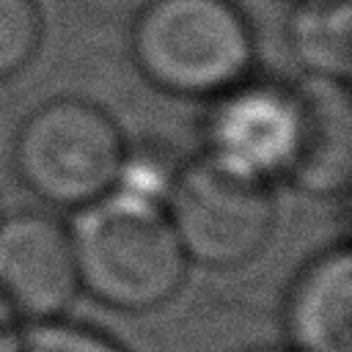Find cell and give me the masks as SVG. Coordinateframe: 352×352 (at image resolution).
<instances>
[{
    "mask_svg": "<svg viewBox=\"0 0 352 352\" xmlns=\"http://www.w3.org/2000/svg\"><path fill=\"white\" fill-rule=\"evenodd\" d=\"M6 352H124L116 341L66 322H33L16 333Z\"/></svg>",
    "mask_w": 352,
    "mask_h": 352,
    "instance_id": "obj_11",
    "label": "cell"
},
{
    "mask_svg": "<svg viewBox=\"0 0 352 352\" xmlns=\"http://www.w3.org/2000/svg\"><path fill=\"white\" fill-rule=\"evenodd\" d=\"M41 41V16L33 0H0V80L22 69Z\"/></svg>",
    "mask_w": 352,
    "mask_h": 352,
    "instance_id": "obj_10",
    "label": "cell"
},
{
    "mask_svg": "<svg viewBox=\"0 0 352 352\" xmlns=\"http://www.w3.org/2000/svg\"><path fill=\"white\" fill-rule=\"evenodd\" d=\"M143 74L184 96L239 85L253 63V36L231 0H151L132 30Z\"/></svg>",
    "mask_w": 352,
    "mask_h": 352,
    "instance_id": "obj_2",
    "label": "cell"
},
{
    "mask_svg": "<svg viewBox=\"0 0 352 352\" xmlns=\"http://www.w3.org/2000/svg\"><path fill=\"white\" fill-rule=\"evenodd\" d=\"M80 289L72 234L52 217H0V311L25 322L58 319Z\"/></svg>",
    "mask_w": 352,
    "mask_h": 352,
    "instance_id": "obj_5",
    "label": "cell"
},
{
    "mask_svg": "<svg viewBox=\"0 0 352 352\" xmlns=\"http://www.w3.org/2000/svg\"><path fill=\"white\" fill-rule=\"evenodd\" d=\"M253 352H283V349H253Z\"/></svg>",
    "mask_w": 352,
    "mask_h": 352,
    "instance_id": "obj_13",
    "label": "cell"
},
{
    "mask_svg": "<svg viewBox=\"0 0 352 352\" xmlns=\"http://www.w3.org/2000/svg\"><path fill=\"white\" fill-rule=\"evenodd\" d=\"M6 319H11V316L0 311V352H6V349H8V344H11V338H14V336H8V327H6Z\"/></svg>",
    "mask_w": 352,
    "mask_h": 352,
    "instance_id": "obj_12",
    "label": "cell"
},
{
    "mask_svg": "<svg viewBox=\"0 0 352 352\" xmlns=\"http://www.w3.org/2000/svg\"><path fill=\"white\" fill-rule=\"evenodd\" d=\"M297 138L294 91L283 85H234L217 94L206 118L209 157L253 179L286 176Z\"/></svg>",
    "mask_w": 352,
    "mask_h": 352,
    "instance_id": "obj_6",
    "label": "cell"
},
{
    "mask_svg": "<svg viewBox=\"0 0 352 352\" xmlns=\"http://www.w3.org/2000/svg\"><path fill=\"white\" fill-rule=\"evenodd\" d=\"M289 44L308 74L346 82L352 72V0H302L289 22Z\"/></svg>",
    "mask_w": 352,
    "mask_h": 352,
    "instance_id": "obj_9",
    "label": "cell"
},
{
    "mask_svg": "<svg viewBox=\"0 0 352 352\" xmlns=\"http://www.w3.org/2000/svg\"><path fill=\"white\" fill-rule=\"evenodd\" d=\"M162 206L184 256L206 267H234L256 256L275 220L267 182L209 154L176 168Z\"/></svg>",
    "mask_w": 352,
    "mask_h": 352,
    "instance_id": "obj_4",
    "label": "cell"
},
{
    "mask_svg": "<svg viewBox=\"0 0 352 352\" xmlns=\"http://www.w3.org/2000/svg\"><path fill=\"white\" fill-rule=\"evenodd\" d=\"M16 170L55 206H88L118 184L126 160L116 121L91 102L52 99L19 129Z\"/></svg>",
    "mask_w": 352,
    "mask_h": 352,
    "instance_id": "obj_3",
    "label": "cell"
},
{
    "mask_svg": "<svg viewBox=\"0 0 352 352\" xmlns=\"http://www.w3.org/2000/svg\"><path fill=\"white\" fill-rule=\"evenodd\" d=\"M69 234L80 286L113 308H154L184 278L187 256L165 206L151 198L113 187L82 206Z\"/></svg>",
    "mask_w": 352,
    "mask_h": 352,
    "instance_id": "obj_1",
    "label": "cell"
},
{
    "mask_svg": "<svg viewBox=\"0 0 352 352\" xmlns=\"http://www.w3.org/2000/svg\"><path fill=\"white\" fill-rule=\"evenodd\" d=\"M292 352H352V256L338 248L316 258L286 302Z\"/></svg>",
    "mask_w": 352,
    "mask_h": 352,
    "instance_id": "obj_8",
    "label": "cell"
},
{
    "mask_svg": "<svg viewBox=\"0 0 352 352\" xmlns=\"http://www.w3.org/2000/svg\"><path fill=\"white\" fill-rule=\"evenodd\" d=\"M292 91L297 138L286 176L316 195L346 190L352 179V102L344 80L308 74Z\"/></svg>",
    "mask_w": 352,
    "mask_h": 352,
    "instance_id": "obj_7",
    "label": "cell"
}]
</instances>
